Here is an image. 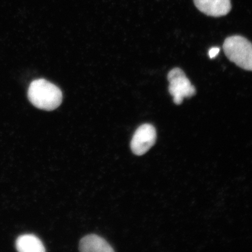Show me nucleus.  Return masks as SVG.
<instances>
[{
	"label": "nucleus",
	"mask_w": 252,
	"mask_h": 252,
	"mask_svg": "<svg viewBox=\"0 0 252 252\" xmlns=\"http://www.w3.org/2000/svg\"><path fill=\"white\" fill-rule=\"evenodd\" d=\"M28 96L36 108L47 111L58 108L63 100L61 89L45 79L32 82L28 88Z\"/></svg>",
	"instance_id": "nucleus-1"
},
{
	"label": "nucleus",
	"mask_w": 252,
	"mask_h": 252,
	"mask_svg": "<svg viewBox=\"0 0 252 252\" xmlns=\"http://www.w3.org/2000/svg\"><path fill=\"white\" fill-rule=\"evenodd\" d=\"M223 49L230 61L252 71V44L250 41L241 36H230L225 40Z\"/></svg>",
	"instance_id": "nucleus-2"
},
{
	"label": "nucleus",
	"mask_w": 252,
	"mask_h": 252,
	"mask_svg": "<svg viewBox=\"0 0 252 252\" xmlns=\"http://www.w3.org/2000/svg\"><path fill=\"white\" fill-rule=\"evenodd\" d=\"M168 80L169 92L176 105H181L185 97H190L196 94V88L181 68H175L170 71Z\"/></svg>",
	"instance_id": "nucleus-3"
},
{
	"label": "nucleus",
	"mask_w": 252,
	"mask_h": 252,
	"mask_svg": "<svg viewBox=\"0 0 252 252\" xmlns=\"http://www.w3.org/2000/svg\"><path fill=\"white\" fill-rule=\"evenodd\" d=\"M157 132L150 124L140 126L133 135L131 141V149L135 155L140 156L146 154L156 143Z\"/></svg>",
	"instance_id": "nucleus-4"
},
{
	"label": "nucleus",
	"mask_w": 252,
	"mask_h": 252,
	"mask_svg": "<svg viewBox=\"0 0 252 252\" xmlns=\"http://www.w3.org/2000/svg\"><path fill=\"white\" fill-rule=\"evenodd\" d=\"M194 3L198 10L210 17H222L231 9L230 0H194Z\"/></svg>",
	"instance_id": "nucleus-5"
},
{
	"label": "nucleus",
	"mask_w": 252,
	"mask_h": 252,
	"mask_svg": "<svg viewBox=\"0 0 252 252\" xmlns=\"http://www.w3.org/2000/svg\"><path fill=\"white\" fill-rule=\"evenodd\" d=\"M79 250L84 252H113L110 246L105 239L94 234L85 236L81 239Z\"/></svg>",
	"instance_id": "nucleus-6"
},
{
	"label": "nucleus",
	"mask_w": 252,
	"mask_h": 252,
	"mask_svg": "<svg viewBox=\"0 0 252 252\" xmlns=\"http://www.w3.org/2000/svg\"><path fill=\"white\" fill-rule=\"evenodd\" d=\"M16 248L21 252H43L45 247L40 239L31 234L23 235L18 237L16 241Z\"/></svg>",
	"instance_id": "nucleus-7"
},
{
	"label": "nucleus",
	"mask_w": 252,
	"mask_h": 252,
	"mask_svg": "<svg viewBox=\"0 0 252 252\" xmlns=\"http://www.w3.org/2000/svg\"><path fill=\"white\" fill-rule=\"evenodd\" d=\"M220 49L219 47H213V48L211 49L209 52V56L210 59L215 58L216 57L219 55L220 53Z\"/></svg>",
	"instance_id": "nucleus-8"
}]
</instances>
